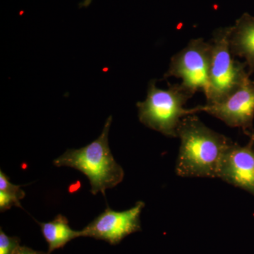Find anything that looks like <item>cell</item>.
<instances>
[{"label": "cell", "mask_w": 254, "mask_h": 254, "mask_svg": "<svg viewBox=\"0 0 254 254\" xmlns=\"http://www.w3.org/2000/svg\"><path fill=\"white\" fill-rule=\"evenodd\" d=\"M177 136L181 144L175 168L177 175L218 178L222 159L233 141L205 126L195 115L182 119Z\"/></svg>", "instance_id": "obj_1"}, {"label": "cell", "mask_w": 254, "mask_h": 254, "mask_svg": "<svg viewBox=\"0 0 254 254\" xmlns=\"http://www.w3.org/2000/svg\"><path fill=\"white\" fill-rule=\"evenodd\" d=\"M113 118L105 124L101 134L95 141L79 149H68L53 164L57 167H69L84 174L89 180L93 195L118 186L123 181L125 172L114 158L109 147L108 136Z\"/></svg>", "instance_id": "obj_2"}, {"label": "cell", "mask_w": 254, "mask_h": 254, "mask_svg": "<svg viewBox=\"0 0 254 254\" xmlns=\"http://www.w3.org/2000/svg\"><path fill=\"white\" fill-rule=\"evenodd\" d=\"M190 97L180 84L161 89L157 87L156 81L152 80L146 98L136 104L139 121L165 136L177 137V128L182 119L195 115L193 110L184 108Z\"/></svg>", "instance_id": "obj_3"}, {"label": "cell", "mask_w": 254, "mask_h": 254, "mask_svg": "<svg viewBox=\"0 0 254 254\" xmlns=\"http://www.w3.org/2000/svg\"><path fill=\"white\" fill-rule=\"evenodd\" d=\"M231 26L214 32L211 63L209 73L207 104L219 103L240 88L250 78L247 65L235 59L230 46Z\"/></svg>", "instance_id": "obj_4"}, {"label": "cell", "mask_w": 254, "mask_h": 254, "mask_svg": "<svg viewBox=\"0 0 254 254\" xmlns=\"http://www.w3.org/2000/svg\"><path fill=\"white\" fill-rule=\"evenodd\" d=\"M211 43L203 38L191 40L186 48L174 55L164 78H181L182 88L193 96L197 91H208L211 63Z\"/></svg>", "instance_id": "obj_5"}, {"label": "cell", "mask_w": 254, "mask_h": 254, "mask_svg": "<svg viewBox=\"0 0 254 254\" xmlns=\"http://www.w3.org/2000/svg\"><path fill=\"white\" fill-rule=\"evenodd\" d=\"M144 207V202L138 201L134 206L124 211L107 208L80 231V236L118 245L128 235L141 231L140 217Z\"/></svg>", "instance_id": "obj_6"}, {"label": "cell", "mask_w": 254, "mask_h": 254, "mask_svg": "<svg viewBox=\"0 0 254 254\" xmlns=\"http://www.w3.org/2000/svg\"><path fill=\"white\" fill-rule=\"evenodd\" d=\"M193 113L204 112L228 126L238 127L245 133L252 130L254 118V81L247 80L225 99L192 108Z\"/></svg>", "instance_id": "obj_7"}, {"label": "cell", "mask_w": 254, "mask_h": 254, "mask_svg": "<svg viewBox=\"0 0 254 254\" xmlns=\"http://www.w3.org/2000/svg\"><path fill=\"white\" fill-rule=\"evenodd\" d=\"M219 179L254 194V141L241 146L232 143L222 159Z\"/></svg>", "instance_id": "obj_8"}, {"label": "cell", "mask_w": 254, "mask_h": 254, "mask_svg": "<svg viewBox=\"0 0 254 254\" xmlns=\"http://www.w3.org/2000/svg\"><path fill=\"white\" fill-rule=\"evenodd\" d=\"M230 46L234 57L245 59L250 76L254 73V17L242 15L231 26Z\"/></svg>", "instance_id": "obj_9"}, {"label": "cell", "mask_w": 254, "mask_h": 254, "mask_svg": "<svg viewBox=\"0 0 254 254\" xmlns=\"http://www.w3.org/2000/svg\"><path fill=\"white\" fill-rule=\"evenodd\" d=\"M42 235L46 240L50 254L66 246L70 241L81 237L80 231H76L68 225V220L64 215H57L48 222H39Z\"/></svg>", "instance_id": "obj_10"}, {"label": "cell", "mask_w": 254, "mask_h": 254, "mask_svg": "<svg viewBox=\"0 0 254 254\" xmlns=\"http://www.w3.org/2000/svg\"><path fill=\"white\" fill-rule=\"evenodd\" d=\"M26 193L20 186L13 185L9 178L0 171V210L4 212L11 207H21V200Z\"/></svg>", "instance_id": "obj_11"}, {"label": "cell", "mask_w": 254, "mask_h": 254, "mask_svg": "<svg viewBox=\"0 0 254 254\" xmlns=\"http://www.w3.org/2000/svg\"><path fill=\"white\" fill-rule=\"evenodd\" d=\"M21 240L17 237H9L0 229V254H14L20 247Z\"/></svg>", "instance_id": "obj_12"}, {"label": "cell", "mask_w": 254, "mask_h": 254, "mask_svg": "<svg viewBox=\"0 0 254 254\" xmlns=\"http://www.w3.org/2000/svg\"><path fill=\"white\" fill-rule=\"evenodd\" d=\"M14 254H51L49 252H40L29 248V247H25V246H20L18 250L15 252Z\"/></svg>", "instance_id": "obj_13"}]
</instances>
